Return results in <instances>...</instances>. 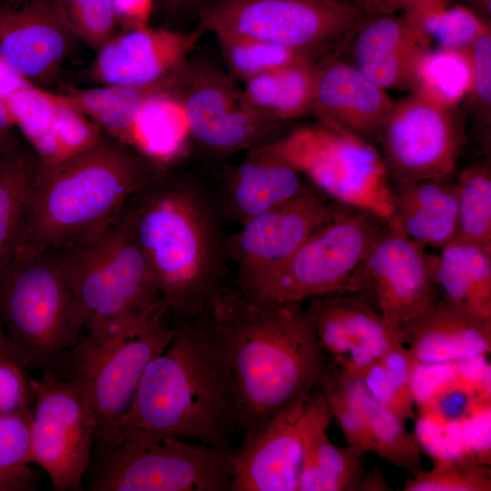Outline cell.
<instances>
[{
  "label": "cell",
  "instance_id": "6da1fadb",
  "mask_svg": "<svg viewBox=\"0 0 491 491\" xmlns=\"http://www.w3.org/2000/svg\"><path fill=\"white\" fill-rule=\"evenodd\" d=\"M119 216L130 227L171 316L208 312L230 281L229 236L205 178L170 165L134 193Z\"/></svg>",
  "mask_w": 491,
  "mask_h": 491
},
{
  "label": "cell",
  "instance_id": "7a4b0ae2",
  "mask_svg": "<svg viewBox=\"0 0 491 491\" xmlns=\"http://www.w3.org/2000/svg\"><path fill=\"white\" fill-rule=\"evenodd\" d=\"M210 316L234 382L243 439L306 400L330 366L304 302L256 299L230 279Z\"/></svg>",
  "mask_w": 491,
  "mask_h": 491
},
{
  "label": "cell",
  "instance_id": "3957f363",
  "mask_svg": "<svg viewBox=\"0 0 491 491\" xmlns=\"http://www.w3.org/2000/svg\"><path fill=\"white\" fill-rule=\"evenodd\" d=\"M171 318L173 337L148 363L129 409L99 446L149 431L232 449L239 407L210 310L192 319Z\"/></svg>",
  "mask_w": 491,
  "mask_h": 491
},
{
  "label": "cell",
  "instance_id": "277c9868",
  "mask_svg": "<svg viewBox=\"0 0 491 491\" xmlns=\"http://www.w3.org/2000/svg\"><path fill=\"white\" fill-rule=\"evenodd\" d=\"M166 166L105 134L76 155L40 165L15 255L58 251L93 238Z\"/></svg>",
  "mask_w": 491,
  "mask_h": 491
},
{
  "label": "cell",
  "instance_id": "5b68a950",
  "mask_svg": "<svg viewBox=\"0 0 491 491\" xmlns=\"http://www.w3.org/2000/svg\"><path fill=\"white\" fill-rule=\"evenodd\" d=\"M52 252L68 280L84 331L137 326L169 313L130 227L119 214L93 238Z\"/></svg>",
  "mask_w": 491,
  "mask_h": 491
},
{
  "label": "cell",
  "instance_id": "8992f818",
  "mask_svg": "<svg viewBox=\"0 0 491 491\" xmlns=\"http://www.w3.org/2000/svg\"><path fill=\"white\" fill-rule=\"evenodd\" d=\"M0 320L13 358L55 369L83 335L68 280L55 255H15L0 272Z\"/></svg>",
  "mask_w": 491,
  "mask_h": 491
},
{
  "label": "cell",
  "instance_id": "52a82bcc",
  "mask_svg": "<svg viewBox=\"0 0 491 491\" xmlns=\"http://www.w3.org/2000/svg\"><path fill=\"white\" fill-rule=\"evenodd\" d=\"M257 147L295 167L333 202L371 212L384 220L392 217L390 176L382 155L371 142L319 123Z\"/></svg>",
  "mask_w": 491,
  "mask_h": 491
},
{
  "label": "cell",
  "instance_id": "ba28073f",
  "mask_svg": "<svg viewBox=\"0 0 491 491\" xmlns=\"http://www.w3.org/2000/svg\"><path fill=\"white\" fill-rule=\"evenodd\" d=\"M100 447L92 491H230L233 449L149 431Z\"/></svg>",
  "mask_w": 491,
  "mask_h": 491
},
{
  "label": "cell",
  "instance_id": "9c48e42d",
  "mask_svg": "<svg viewBox=\"0 0 491 491\" xmlns=\"http://www.w3.org/2000/svg\"><path fill=\"white\" fill-rule=\"evenodd\" d=\"M387 220L371 212L338 204L282 263L246 287L256 299L306 302L348 290L355 271L384 230Z\"/></svg>",
  "mask_w": 491,
  "mask_h": 491
},
{
  "label": "cell",
  "instance_id": "30bf717a",
  "mask_svg": "<svg viewBox=\"0 0 491 491\" xmlns=\"http://www.w3.org/2000/svg\"><path fill=\"white\" fill-rule=\"evenodd\" d=\"M174 333L169 313L114 332H83L54 369L84 385L96 418L95 443L127 412L145 367Z\"/></svg>",
  "mask_w": 491,
  "mask_h": 491
},
{
  "label": "cell",
  "instance_id": "8fae6325",
  "mask_svg": "<svg viewBox=\"0 0 491 491\" xmlns=\"http://www.w3.org/2000/svg\"><path fill=\"white\" fill-rule=\"evenodd\" d=\"M217 35L273 43L315 59L356 33L367 15L329 0H214L198 15Z\"/></svg>",
  "mask_w": 491,
  "mask_h": 491
},
{
  "label": "cell",
  "instance_id": "7c38bea8",
  "mask_svg": "<svg viewBox=\"0 0 491 491\" xmlns=\"http://www.w3.org/2000/svg\"><path fill=\"white\" fill-rule=\"evenodd\" d=\"M35 399L30 422V461L48 475L55 490H80L89 467L96 418L75 376L45 371L29 379Z\"/></svg>",
  "mask_w": 491,
  "mask_h": 491
},
{
  "label": "cell",
  "instance_id": "4fadbf2b",
  "mask_svg": "<svg viewBox=\"0 0 491 491\" xmlns=\"http://www.w3.org/2000/svg\"><path fill=\"white\" fill-rule=\"evenodd\" d=\"M234 80L208 62L188 61L178 86L190 141L216 157L275 139L283 124L257 114Z\"/></svg>",
  "mask_w": 491,
  "mask_h": 491
},
{
  "label": "cell",
  "instance_id": "5bb4252c",
  "mask_svg": "<svg viewBox=\"0 0 491 491\" xmlns=\"http://www.w3.org/2000/svg\"><path fill=\"white\" fill-rule=\"evenodd\" d=\"M465 136L456 106L412 92L394 105L378 140L390 179L416 182L450 176Z\"/></svg>",
  "mask_w": 491,
  "mask_h": 491
},
{
  "label": "cell",
  "instance_id": "9a60e30c",
  "mask_svg": "<svg viewBox=\"0 0 491 491\" xmlns=\"http://www.w3.org/2000/svg\"><path fill=\"white\" fill-rule=\"evenodd\" d=\"M434 256L389 219L352 276L348 291L365 295L391 327L403 329L441 296Z\"/></svg>",
  "mask_w": 491,
  "mask_h": 491
},
{
  "label": "cell",
  "instance_id": "2e32d148",
  "mask_svg": "<svg viewBox=\"0 0 491 491\" xmlns=\"http://www.w3.org/2000/svg\"><path fill=\"white\" fill-rule=\"evenodd\" d=\"M308 183L284 203L255 216L230 235L234 282L246 287L286 259L336 209Z\"/></svg>",
  "mask_w": 491,
  "mask_h": 491
},
{
  "label": "cell",
  "instance_id": "e0dca14e",
  "mask_svg": "<svg viewBox=\"0 0 491 491\" xmlns=\"http://www.w3.org/2000/svg\"><path fill=\"white\" fill-rule=\"evenodd\" d=\"M76 40L53 0H0V58L24 81L53 85Z\"/></svg>",
  "mask_w": 491,
  "mask_h": 491
},
{
  "label": "cell",
  "instance_id": "ac0fdd59",
  "mask_svg": "<svg viewBox=\"0 0 491 491\" xmlns=\"http://www.w3.org/2000/svg\"><path fill=\"white\" fill-rule=\"evenodd\" d=\"M205 32L191 33L149 26L118 33L99 51L83 78L96 85H143L158 82L188 63Z\"/></svg>",
  "mask_w": 491,
  "mask_h": 491
},
{
  "label": "cell",
  "instance_id": "d6986e66",
  "mask_svg": "<svg viewBox=\"0 0 491 491\" xmlns=\"http://www.w3.org/2000/svg\"><path fill=\"white\" fill-rule=\"evenodd\" d=\"M304 304L318 341L332 363L361 352L377 360L391 347L406 344L404 330L391 327L360 292H334Z\"/></svg>",
  "mask_w": 491,
  "mask_h": 491
},
{
  "label": "cell",
  "instance_id": "ffe728a7",
  "mask_svg": "<svg viewBox=\"0 0 491 491\" xmlns=\"http://www.w3.org/2000/svg\"><path fill=\"white\" fill-rule=\"evenodd\" d=\"M306 400L276 414L243 439L233 455L230 491L298 490L303 462L300 416Z\"/></svg>",
  "mask_w": 491,
  "mask_h": 491
},
{
  "label": "cell",
  "instance_id": "44dd1931",
  "mask_svg": "<svg viewBox=\"0 0 491 491\" xmlns=\"http://www.w3.org/2000/svg\"><path fill=\"white\" fill-rule=\"evenodd\" d=\"M206 180L225 220L239 225L288 200L307 184L295 167L258 147L249 150L243 162L225 166Z\"/></svg>",
  "mask_w": 491,
  "mask_h": 491
},
{
  "label": "cell",
  "instance_id": "7402d4cb",
  "mask_svg": "<svg viewBox=\"0 0 491 491\" xmlns=\"http://www.w3.org/2000/svg\"><path fill=\"white\" fill-rule=\"evenodd\" d=\"M394 105L386 90L355 65L343 61L319 65L312 113L320 124L372 143L379 139Z\"/></svg>",
  "mask_w": 491,
  "mask_h": 491
},
{
  "label": "cell",
  "instance_id": "603a6c76",
  "mask_svg": "<svg viewBox=\"0 0 491 491\" xmlns=\"http://www.w3.org/2000/svg\"><path fill=\"white\" fill-rule=\"evenodd\" d=\"M356 33L355 66L384 90H411L416 64L432 44L420 25L404 15H372Z\"/></svg>",
  "mask_w": 491,
  "mask_h": 491
},
{
  "label": "cell",
  "instance_id": "cb8c5ba5",
  "mask_svg": "<svg viewBox=\"0 0 491 491\" xmlns=\"http://www.w3.org/2000/svg\"><path fill=\"white\" fill-rule=\"evenodd\" d=\"M403 330L417 363H453L491 350V317L443 296Z\"/></svg>",
  "mask_w": 491,
  "mask_h": 491
},
{
  "label": "cell",
  "instance_id": "d4e9b609",
  "mask_svg": "<svg viewBox=\"0 0 491 491\" xmlns=\"http://www.w3.org/2000/svg\"><path fill=\"white\" fill-rule=\"evenodd\" d=\"M314 391L300 416L303 462L297 491H356L366 472L365 453L330 440L327 427L332 416L322 393Z\"/></svg>",
  "mask_w": 491,
  "mask_h": 491
},
{
  "label": "cell",
  "instance_id": "484cf974",
  "mask_svg": "<svg viewBox=\"0 0 491 491\" xmlns=\"http://www.w3.org/2000/svg\"><path fill=\"white\" fill-rule=\"evenodd\" d=\"M395 182L393 219L425 248H442L456 236L458 186L448 177Z\"/></svg>",
  "mask_w": 491,
  "mask_h": 491
},
{
  "label": "cell",
  "instance_id": "4316f807",
  "mask_svg": "<svg viewBox=\"0 0 491 491\" xmlns=\"http://www.w3.org/2000/svg\"><path fill=\"white\" fill-rule=\"evenodd\" d=\"M39 167L35 151L15 134L0 148V272L18 250Z\"/></svg>",
  "mask_w": 491,
  "mask_h": 491
},
{
  "label": "cell",
  "instance_id": "83f0119b",
  "mask_svg": "<svg viewBox=\"0 0 491 491\" xmlns=\"http://www.w3.org/2000/svg\"><path fill=\"white\" fill-rule=\"evenodd\" d=\"M326 376L363 413L374 441V452L413 476L423 470L422 448L405 423L381 406L368 393L361 376L333 366Z\"/></svg>",
  "mask_w": 491,
  "mask_h": 491
},
{
  "label": "cell",
  "instance_id": "f1b7e54d",
  "mask_svg": "<svg viewBox=\"0 0 491 491\" xmlns=\"http://www.w3.org/2000/svg\"><path fill=\"white\" fill-rule=\"evenodd\" d=\"M319 65L302 58L245 81L247 104L260 115L279 123L313 112Z\"/></svg>",
  "mask_w": 491,
  "mask_h": 491
},
{
  "label": "cell",
  "instance_id": "f546056e",
  "mask_svg": "<svg viewBox=\"0 0 491 491\" xmlns=\"http://www.w3.org/2000/svg\"><path fill=\"white\" fill-rule=\"evenodd\" d=\"M434 267L441 296L491 317V248L454 239L434 256Z\"/></svg>",
  "mask_w": 491,
  "mask_h": 491
},
{
  "label": "cell",
  "instance_id": "4dcf8cb0",
  "mask_svg": "<svg viewBox=\"0 0 491 491\" xmlns=\"http://www.w3.org/2000/svg\"><path fill=\"white\" fill-rule=\"evenodd\" d=\"M179 84L154 95L144 104L124 140L164 165L180 159L190 141Z\"/></svg>",
  "mask_w": 491,
  "mask_h": 491
},
{
  "label": "cell",
  "instance_id": "1f68e13d",
  "mask_svg": "<svg viewBox=\"0 0 491 491\" xmlns=\"http://www.w3.org/2000/svg\"><path fill=\"white\" fill-rule=\"evenodd\" d=\"M183 68L149 85H95L74 89L60 95L102 131L124 143L144 104L154 95L176 86L181 80Z\"/></svg>",
  "mask_w": 491,
  "mask_h": 491
},
{
  "label": "cell",
  "instance_id": "d6a6232c",
  "mask_svg": "<svg viewBox=\"0 0 491 491\" xmlns=\"http://www.w3.org/2000/svg\"><path fill=\"white\" fill-rule=\"evenodd\" d=\"M5 103L15 126L38 156L40 165H52L60 106L58 94L27 85L6 96Z\"/></svg>",
  "mask_w": 491,
  "mask_h": 491
},
{
  "label": "cell",
  "instance_id": "836d02e7",
  "mask_svg": "<svg viewBox=\"0 0 491 491\" xmlns=\"http://www.w3.org/2000/svg\"><path fill=\"white\" fill-rule=\"evenodd\" d=\"M472 69L468 50H427L418 60L411 91L450 106L469 95Z\"/></svg>",
  "mask_w": 491,
  "mask_h": 491
},
{
  "label": "cell",
  "instance_id": "e575fe53",
  "mask_svg": "<svg viewBox=\"0 0 491 491\" xmlns=\"http://www.w3.org/2000/svg\"><path fill=\"white\" fill-rule=\"evenodd\" d=\"M457 231L455 239L491 248V170L487 159L461 171L458 179Z\"/></svg>",
  "mask_w": 491,
  "mask_h": 491
},
{
  "label": "cell",
  "instance_id": "d590c367",
  "mask_svg": "<svg viewBox=\"0 0 491 491\" xmlns=\"http://www.w3.org/2000/svg\"><path fill=\"white\" fill-rule=\"evenodd\" d=\"M415 20L438 48L463 50L484 32L489 24L471 9L449 5L446 0H427L415 10L403 14Z\"/></svg>",
  "mask_w": 491,
  "mask_h": 491
},
{
  "label": "cell",
  "instance_id": "8d00e7d4",
  "mask_svg": "<svg viewBox=\"0 0 491 491\" xmlns=\"http://www.w3.org/2000/svg\"><path fill=\"white\" fill-rule=\"evenodd\" d=\"M32 412L0 415V491H31L36 478L30 461Z\"/></svg>",
  "mask_w": 491,
  "mask_h": 491
},
{
  "label": "cell",
  "instance_id": "74e56055",
  "mask_svg": "<svg viewBox=\"0 0 491 491\" xmlns=\"http://www.w3.org/2000/svg\"><path fill=\"white\" fill-rule=\"evenodd\" d=\"M228 74L235 80L246 81L286 66L303 55L273 43L232 35H217Z\"/></svg>",
  "mask_w": 491,
  "mask_h": 491
},
{
  "label": "cell",
  "instance_id": "f35d334b",
  "mask_svg": "<svg viewBox=\"0 0 491 491\" xmlns=\"http://www.w3.org/2000/svg\"><path fill=\"white\" fill-rule=\"evenodd\" d=\"M53 2L69 30L96 52L118 34L113 0Z\"/></svg>",
  "mask_w": 491,
  "mask_h": 491
},
{
  "label": "cell",
  "instance_id": "ab89813d",
  "mask_svg": "<svg viewBox=\"0 0 491 491\" xmlns=\"http://www.w3.org/2000/svg\"><path fill=\"white\" fill-rule=\"evenodd\" d=\"M404 491H490L489 466L480 463L433 462L428 471L410 476Z\"/></svg>",
  "mask_w": 491,
  "mask_h": 491
},
{
  "label": "cell",
  "instance_id": "60d3db41",
  "mask_svg": "<svg viewBox=\"0 0 491 491\" xmlns=\"http://www.w3.org/2000/svg\"><path fill=\"white\" fill-rule=\"evenodd\" d=\"M317 387L326 399L332 417L338 423L347 444L363 453L374 452V441L361 410L326 377L323 376Z\"/></svg>",
  "mask_w": 491,
  "mask_h": 491
},
{
  "label": "cell",
  "instance_id": "b9f144b4",
  "mask_svg": "<svg viewBox=\"0 0 491 491\" xmlns=\"http://www.w3.org/2000/svg\"><path fill=\"white\" fill-rule=\"evenodd\" d=\"M456 385L453 363H416L411 376V392L418 409L428 406L439 394Z\"/></svg>",
  "mask_w": 491,
  "mask_h": 491
},
{
  "label": "cell",
  "instance_id": "7bdbcfd3",
  "mask_svg": "<svg viewBox=\"0 0 491 491\" xmlns=\"http://www.w3.org/2000/svg\"><path fill=\"white\" fill-rule=\"evenodd\" d=\"M491 403L472 396L469 406L460 419L463 436L476 459L487 466L491 465Z\"/></svg>",
  "mask_w": 491,
  "mask_h": 491
},
{
  "label": "cell",
  "instance_id": "ee69618b",
  "mask_svg": "<svg viewBox=\"0 0 491 491\" xmlns=\"http://www.w3.org/2000/svg\"><path fill=\"white\" fill-rule=\"evenodd\" d=\"M472 69L469 95L486 114L491 105V29L479 35L467 48Z\"/></svg>",
  "mask_w": 491,
  "mask_h": 491
},
{
  "label": "cell",
  "instance_id": "f6af8a7d",
  "mask_svg": "<svg viewBox=\"0 0 491 491\" xmlns=\"http://www.w3.org/2000/svg\"><path fill=\"white\" fill-rule=\"evenodd\" d=\"M380 361L403 406L415 416L414 399L411 392V376L416 360L406 345L391 347Z\"/></svg>",
  "mask_w": 491,
  "mask_h": 491
},
{
  "label": "cell",
  "instance_id": "bcb514c9",
  "mask_svg": "<svg viewBox=\"0 0 491 491\" xmlns=\"http://www.w3.org/2000/svg\"><path fill=\"white\" fill-rule=\"evenodd\" d=\"M29 380L17 363L0 361V415H9L29 409Z\"/></svg>",
  "mask_w": 491,
  "mask_h": 491
},
{
  "label": "cell",
  "instance_id": "7dc6e473",
  "mask_svg": "<svg viewBox=\"0 0 491 491\" xmlns=\"http://www.w3.org/2000/svg\"><path fill=\"white\" fill-rule=\"evenodd\" d=\"M361 377L370 396L381 406L404 423L407 419L415 418V416L408 412L399 400L380 359L370 364Z\"/></svg>",
  "mask_w": 491,
  "mask_h": 491
},
{
  "label": "cell",
  "instance_id": "c3c4849f",
  "mask_svg": "<svg viewBox=\"0 0 491 491\" xmlns=\"http://www.w3.org/2000/svg\"><path fill=\"white\" fill-rule=\"evenodd\" d=\"M154 0H113L117 26L123 31L148 26Z\"/></svg>",
  "mask_w": 491,
  "mask_h": 491
},
{
  "label": "cell",
  "instance_id": "681fc988",
  "mask_svg": "<svg viewBox=\"0 0 491 491\" xmlns=\"http://www.w3.org/2000/svg\"><path fill=\"white\" fill-rule=\"evenodd\" d=\"M425 0H368L365 13L367 16L406 13Z\"/></svg>",
  "mask_w": 491,
  "mask_h": 491
},
{
  "label": "cell",
  "instance_id": "f907efd6",
  "mask_svg": "<svg viewBox=\"0 0 491 491\" xmlns=\"http://www.w3.org/2000/svg\"><path fill=\"white\" fill-rule=\"evenodd\" d=\"M214 0H160L165 11L175 15H196Z\"/></svg>",
  "mask_w": 491,
  "mask_h": 491
},
{
  "label": "cell",
  "instance_id": "816d5d0a",
  "mask_svg": "<svg viewBox=\"0 0 491 491\" xmlns=\"http://www.w3.org/2000/svg\"><path fill=\"white\" fill-rule=\"evenodd\" d=\"M31 85L16 76L0 58V92L5 99L14 91Z\"/></svg>",
  "mask_w": 491,
  "mask_h": 491
},
{
  "label": "cell",
  "instance_id": "f5cc1de1",
  "mask_svg": "<svg viewBox=\"0 0 491 491\" xmlns=\"http://www.w3.org/2000/svg\"><path fill=\"white\" fill-rule=\"evenodd\" d=\"M392 488L385 481L379 469L366 472L358 483L356 491H388Z\"/></svg>",
  "mask_w": 491,
  "mask_h": 491
},
{
  "label": "cell",
  "instance_id": "db71d44e",
  "mask_svg": "<svg viewBox=\"0 0 491 491\" xmlns=\"http://www.w3.org/2000/svg\"><path fill=\"white\" fill-rule=\"evenodd\" d=\"M15 123L8 111L5 99L0 92V148L15 135Z\"/></svg>",
  "mask_w": 491,
  "mask_h": 491
},
{
  "label": "cell",
  "instance_id": "11a10c76",
  "mask_svg": "<svg viewBox=\"0 0 491 491\" xmlns=\"http://www.w3.org/2000/svg\"><path fill=\"white\" fill-rule=\"evenodd\" d=\"M0 361H7V362L17 363L13 358V356H12V355L10 353V350H9V347H8V343H7V338H6L3 325L1 323V320H0Z\"/></svg>",
  "mask_w": 491,
  "mask_h": 491
},
{
  "label": "cell",
  "instance_id": "9f6ffc18",
  "mask_svg": "<svg viewBox=\"0 0 491 491\" xmlns=\"http://www.w3.org/2000/svg\"><path fill=\"white\" fill-rule=\"evenodd\" d=\"M486 17L491 15V0H471Z\"/></svg>",
  "mask_w": 491,
  "mask_h": 491
},
{
  "label": "cell",
  "instance_id": "6f0895ef",
  "mask_svg": "<svg viewBox=\"0 0 491 491\" xmlns=\"http://www.w3.org/2000/svg\"><path fill=\"white\" fill-rule=\"evenodd\" d=\"M346 3H349L356 7H358L360 10H362L365 13L366 5L368 3V0H344ZM366 14V13H365Z\"/></svg>",
  "mask_w": 491,
  "mask_h": 491
},
{
  "label": "cell",
  "instance_id": "680465c9",
  "mask_svg": "<svg viewBox=\"0 0 491 491\" xmlns=\"http://www.w3.org/2000/svg\"><path fill=\"white\" fill-rule=\"evenodd\" d=\"M329 1L345 2L344 0H329ZM345 3H346V2H345Z\"/></svg>",
  "mask_w": 491,
  "mask_h": 491
}]
</instances>
